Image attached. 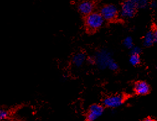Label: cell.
<instances>
[{
    "label": "cell",
    "instance_id": "cell-1",
    "mask_svg": "<svg viewBox=\"0 0 157 121\" xmlns=\"http://www.w3.org/2000/svg\"><path fill=\"white\" fill-rule=\"evenodd\" d=\"M85 26L90 32H94L99 29L104 23V19L99 12H93L86 16Z\"/></svg>",
    "mask_w": 157,
    "mask_h": 121
},
{
    "label": "cell",
    "instance_id": "cell-2",
    "mask_svg": "<svg viewBox=\"0 0 157 121\" xmlns=\"http://www.w3.org/2000/svg\"><path fill=\"white\" fill-rule=\"evenodd\" d=\"M137 9L136 0H124L121 8V16L124 19L132 18L136 15Z\"/></svg>",
    "mask_w": 157,
    "mask_h": 121
},
{
    "label": "cell",
    "instance_id": "cell-3",
    "mask_svg": "<svg viewBox=\"0 0 157 121\" xmlns=\"http://www.w3.org/2000/svg\"><path fill=\"white\" fill-rule=\"evenodd\" d=\"M113 60L110 52L106 50H102L96 53L94 61V63L101 69L108 68L109 64Z\"/></svg>",
    "mask_w": 157,
    "mask_h": 121
},
{
    "label": "cell",
    "instance_id": "cell-4",
    "mask_svg": "<svg viewBox=\"0 0 157 121\" xmlns=\"http://www.w3.org/2000/svg\"><path fill=\"white\" fill-rule=\"evenodd\" d=\"M99 13L104 20L112 21L117 17L119 14V9L116 5L108 4L104 5L101 8Z\"/></svg>",
    "mask_w": 157,
    "mask_h": 121
},
{
    "label": "cell",
    "instance_id": "cell-5",
    "mask_svg": "<svg viewBox=\"0 0 157 121\" xmlns=\"http://www.w3.org/2000/svg\"><path fill=\"white\" fill-rule=\"evenodd\" d=\"M125 101V97L121 94H116L108 96L104 99L103 106L108 108L114 109L122 106Z\"/></svg>",
    "mask_w": 157,
    "mask_h": 121
},
{
    "label": "cell",
    "instance_id": "cell-6",
    "mask_svg": "<svg viewBox=\"0 0 157 121\" xmlns=\"http://www.w3.org/2000/svg\"><path fill=\"white\" fill-rule=\"evenodd\" d=\"M104 112V106L99 104H93L88 109L86 121H95L100 117Z\"/></svg>",
    "mask_w": 157,
    "mask_h": 121
},
{
    "label": "cell",
    "instance_id": "cell-7",
    "mask_svg": "<svg viewBox=\"0 0 157 121\" xmlns=\"http://www.w3.org/2000/svg\"><path fill=\"white\" fill-rule=\"evenodd\" d=\"M95 8V3L92 0H84L80 3L78 6V11L83 16H88L94 12Z\"/></svg>",
    "mask_w": 157,
    "mask_h": 121
},
{
    "label": "cell",
    "instance_id": "cell-8",
    "mask_svg": "<svg viewBox=\"0 0 157 121\" xmlns=\"http://www.w3.org/2000/svg\"><path fill=\"white\" fill-rule=\"evenodd\" d=\"M157 41L156 30H150L145 35L143 40V44L145 47L151 46Z\"/></svg>",
    "mask_w": 157,
    "mask_h": 121
},
{
    "label": "cell",
    "instance_id": "cell-9",
    "mask_svg": "<svg viewBox=\"0 0 157 121\" xmlns=\"http://www.w3.org/2000/svg\"><path fill=\"white\" fill-rule=\"evenodd\" d=\"M134 91L139 95H146L150 93V85L145 81H139L134 85Z\"/></svg>",
    "mask_w": 157,
    "mask_h": 121
},
{
    "label": "cell",
    "instance_id": "cell-10",
    "mask_svg": "<svg viewBox=\"0 0 157 121\" xmlns=\"http://www.w3.org/2000/svg\"><path fill=\"white\" fill-rule=\"evenodd\" d=\"M86 59V55L84 53L80 52L75 54L72 58V63L76 67H80L83 66Z\"/></svg>",
    "mask_w": 157,
    "mask_h": 121
},
{
    "label": "cell",
    "instance_id": "cell-11",
    "mask_svg": "<svg viewBox=\"0 0 157 121\" xmlns=\"http://www.w3.org/2000/svg\"><path fill=\"white\" fill-rule=\"evenodd\" d=\"M129 62L130 64L134 66H136L139 65L140 63V58L139 55L131 54V56H130L129 58Z\"/></svg>",
    "mask_w": 157,
    "mask_h": 121
},
{
    "label": "cell",
    "instance_id": "cell-12",
    "mask_svg": "<svg viewBox=\"0 0 157 121\" xmlns=\"http://www.w3.org/2000/svg\"><path fill=\"white\" fill-rule=\"evenodd\" d=\"M150 0H136L138 9H145L149 6Z\"/></svg>",
    "mask_w": 157,
    "mask_h": 121
},
{
    "label": "cell",
    "instance_id": "cell-13",
    "mask_svg": "<svg viewBox=\"0 0 157 121\" xmlns=\"http://www.w3.org/2000/svg\"><path fill=\"white\" fill-rule=\"evenodd\" d=\"M123 44L125 47H126L128 49H131V48L134 46V41L130 37H126L123 41Z\"/></svg>",
    "mask_w": 157,
    "mask_h": 121
},
{
    "label": "cell",
    "instance_id": "cell-14",
    "mask_svg": "<svg viewBox=\"0 0 157 121\" xmlns=\"http://www.w3.org/2000/svg\"><path fill=\"white\" fill-rule=\"evenodd\" d=\"M9 117V112L6 110L0 109V120L6 119Z\"/></svg>",
    "mask_w": 157,
    "mask_h": 121
},
{
    "label": "cell",
    "instance_id": "cell-15",
    "mask_svg": "<svg viewBox=\"0 0 157 121\" xmlns=\"http://www.w3.org/2000/svg\"><path fill=\"white\" fill-rule=\"evenodd\" d=\"M108 68L109 69L111 70L116 71V70H117L119 69V66H118V64H117V62H116L113 59V60L109 64Z\"/></svg>",
    "mask_w": 157,
    "mask_h": 121
},
{
    "label": "cell",
    "instance_id": "cell-16",
    "mask_svg": "<svg viewBox=\"0 0 157 121\" xmlns=\"http://www.w3.org/2000/svg\"><path fill=\"white\" fill-rule=\"evenodd\" d=\"M131 53L132 54H134V55H139L140 53H141V48H139V46H133L131 49Z\"/></svg>",
    "mask_w": 157,
    "mask_h": 121
},
{
    "label": "cell",
    "instance_id": "cell-17",
    "mask_svg": "<svg viewBox=\"0 0 157 121\" xmlns=\"http://www.w3.org/2000/svg\"><path fill=\"white\" fill-rule=\"evenodd\" d=\"M149 6H150V8H151L152 9H156V7H157V3H156V0H153V1L150 2Z\"/></svg>",
    "mask_w": 157,
    "mask_h": 121
},
{
    "label": "cell",
    "instance_id": "cell-18",
    "mask_svg": "<svg viewBox=\"0 0 157 121\" xmlns=\"http://www.w3.org/2000/svg\"><path fill=\"white\" fill-rule=\"evenodd\" d=\"M142 121H156V120L151 117H147V118L144 119Z\"/></svg>",
    "mask_w": 157,
    "mask_h": 121
}]
</instances>
